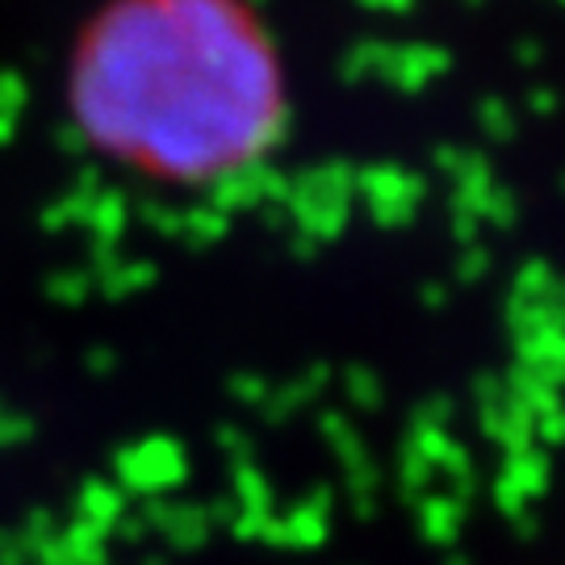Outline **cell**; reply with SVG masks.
I'll return each instance as SVG.
<instances>
[{"mask_svg":"<svg viewBox=\"0 0 565 565\" xmlns=\"http://www.w3.org/2000/svg\"><path fill=\"white\" fill-rule=\"evenodd\" d=\"M281 55L243 0H109L72 55L93 147L156 181H218L281 130Z\"/></svg>","mask_w":565,"mask_h":565,"instance_id":"6da1fadb","label":"cell"}]
</instances>
